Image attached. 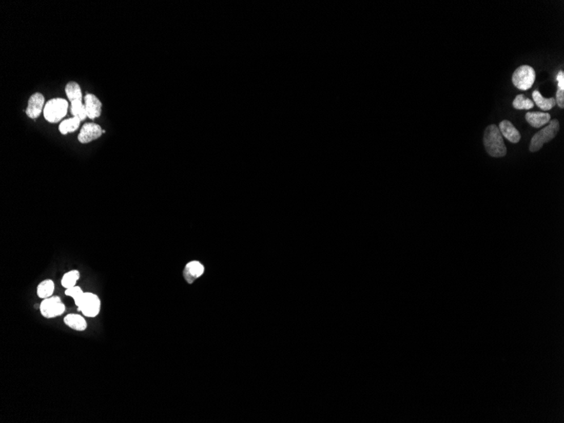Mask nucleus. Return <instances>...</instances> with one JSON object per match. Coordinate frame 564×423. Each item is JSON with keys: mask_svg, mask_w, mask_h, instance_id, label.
I'll return each mask as SVG.
<instances>
[{"mask_svg": "<svg viewBox=\"0 0 564 423\" xmlns=\"http://www.w3.org/2000/svg\"><path fill=\"white\" fill-rule=\"evenodd\" d=\"M205 271V267L200 262L191 261L186 264L184 276L187 282L192 284L196 279L200 278Z\"/></svg>", "mask_w": 564, "mask_h": 423, "instance_id": "nucleus-11", "label": "nucleus"}, {"mask_svg": "<svg viewBox=\"0 0 564 423\" xmlns=\"http://www.w3.org/2000/svg\"><path fill=\"white\" fill-rule=\"evenodd\" d=\"M65 295L73 298V300L74 301V303H75L77 307L79 306L80 302H81V300H82L84 295H85V292H84L80 286H78V285H75V286H73V287L65 289Z\"/></svg>", "mask_w": 564, "mask_h": 423, "instance_id": "nucleus-21", "label": "nucleus"}, {"mask_svg": "<svg viewBox=\"0 0 564 423\" xmlns=\"http://www.w3.org/2000/svg\"><path fill=\"white\" fill-rule=\"evenodd\" d=\"M532 98H533L535 103L537 105V107H540V109L543 110V111H549V110L552 109V107H554L555 105H556L555 98H543L541 94L539 92V90H534V92L532 93Z\"/></svg>", "mask_w": 564, "mask_h": 423, "instance_id": "nucleus-15", "label": "nucleus"}, {"mask_svg": "<svg viewBox=\"0 0 564 423\" xmlns=\"http://www.w3.org/2000/svg\"><path fill=\"white\" fill-rule=\"evenodd\" d=\"M80 278H81L80 271L77 270H72L68 271L63 276L61 285L65 289L73 287L76 285L77 281H79Z\"/></svg>", "mask_w": 564, "mask_h": 423, "instance_id": "nucleus-16", "label": "nucleus"}, {"mask_svg": "<svg viewBox=\"0 0 564 423\" xmlns=\"http://www.w3.org/2000/svg\"><path fill=\"white\" fill-rule=\"evenodd\" d=\"M484 146L488 155L491 157L499 158L507 154V148L503 138L500 133L499 128L495 124L487 127L484 132Z\"/></svg>", "mask_w": 564, "mask_h": 423, "instance_id": "nucleus-1", "label": "nucleus"}, {"mask_svg": "<svg viewBox=\"0 0 564 423\" xmlns=\"http://www.w3.org/2000/svg\"><path fill=\"white\" fill-rule=\"evenodd\" d=\"M64 323L69 329L74 330V331H80V332L86 331L87 326H88L87 321L84 318V316L77 314H69L66 315L65 319H64Z\"/></svg>", "mask_w": 564, "mask_h": 423, "instance_id": "nucleus-12", "label": "nucleus"}, {"mask_svg": "<svg viewBox=\"0 0 564 423\" xmlns=\"http://www.w3.org/2000/svg\"><path fill=\"white\" fill-rule=\"evenodd\" d=\"M102 302L100 297L93 293H85L78 306V311L86 318H95L100 314Z\"/></svg>", "mask_w": 564, "mask_h": 423, "instance_id": "nucleus-6", "label": "nucleus"}, {"mask_svg": "<svg viewBox=\"0 0 564 423\" xmlns=\"http://www.w3.org/2000/svg\"><path fill=\"white\" fill-rule=\"evenodd\" d=\"M526 121L534 128H540L551 121V115L548 112H529L526 115Z\"/></svg>", "mask_w": 564, "mask_h": 423, "instance_id": "nucleus-13", "label": "nucleus"}, {"mask_svg": "<svg viewBox=\"0 0 564 423\" xmlns=\"http://www.w3.org/2000/svg\"><path fill=\"white\" fill-rule=\"evenodd\" d=\"M54 290L55 284L53 280L47 279L39 283V285L36 287V294L41 299H46L53 295Z\"/></svg>", "mask_w": 564, "mask_h": 423, "instance_id": "nucleus-14", "label": "nucleus"}, {"mask_svg": "<svg viewBox=\"0 0 564 423\" xmlns=\"http://www.w3.org/2000/svg\"><path fill=\"white\" fill-rule=\"evenodd\" d=\"M81 121L79 119L77 118H71V119H66L60 124L59 129H60V133L62 134H67V133H73L74 131L77 130L79 128L80 124H81Z\"/></svg>", "mask_w": 564, "mask_h": 423, "instance_id": "nucleus-18", "label": "nucleus"}, {"mask_svg": "<svg viewBox=\"0 0 564 423\" xmlns=\"http://www.w3.org/2000/svg\"><path fill=\"white\" fill-rule=\"evenodd\" d=\"M69 103L62 98H55L46 103L43 114L47 121L52 124L59 123L66 116Z\"/></svg>", "mask_w": 564, "mask_h": 423, "instance_id": "nucleus-3", "label": "nucleus"}, {"mask_svg": "<svg viewBox=\"0 0 564 423\" xmlns=\"http://www.w3.org/2000/svg\"><path fill=\"white\" fill-rule=\"evenodd\" d=\"M556 104L560 107V108H563L564 107V90H561L558 88L557 91V95H556Z\"/></svg>", "mask_w": 564, "mask_h": 423, "instance_id": "nucleus-22", "label": "nucleus"}, {"mask_svg": "<svg viewBox=\"0 0 564 423\" xmlns=\"http://www.w3.org/2000/svg\"><path fill=\"white\" fill-rule=\"evenodd\" d=\"M44 103H45V99L43 94L37 92L31 95V98L29 99L28 106L26 110L27 116L32 119L38 118L45 107Z\"/></svg>", "mask_w": 564, "mask_h": 423, "instance_id": "nucleus-8", "label": "nucleus"}, {"mask_svg": "<svg viewBox=\"0 0 564 423\" xmlns=\"http://www.w3.org/2000/svg\"><path fill=\"white\" fill-rule=\"evenodd\" d=\"M65 92L69 98V102L73 103L75 101H82V93L79 84L74 81H71L67 84L65 87Z\"/></svg>", "mask_w": 564, "mask_h": 423, "instance_id": "nucleus-17", "label": "nucleus"}, {"mask_svg": "<svg viewBox=\"0 0 564 423\" xmlns=\"http://www.w3.org/2000/svg\"><path fill=\"white\" fill-rule=\"evenodd\" d=\"M103 133H105V131L101 128L100 125L94 123H87L84 124L81 128L78 136V141L82 144H88L100 138Z\"/></svg>", "mask_w": 564, "mask_h": 423, "instance_id": "nucleus-7", "label": "nucleus"}, {"mask_svg": "<svg viewBox=\"0 0 564 423\" xmlns=\"http://www.w3.org/2000/svg\"><path fill=\"white\" fill-rule=\"evenodd\" d=\"M499 131L502 137L507 139L508 141L513 144L519 143L521 139L519 130L509 120H503L500 123Z\"/></svg>", "mask_w": 564, "mask_h": 423, "instance_id": "nucleus-10", "label": "nucleus"}, {"mask_svg": "<svg viewBox=\"0 0 564 423\" xmlns=\"http://www.w3.org/2000/svg\"><path fill=\"white\" fill-rule=\"evenodd\" d=\"M536 80V71L532 67L522 65L514 72L512 81L514 86L520 90L531 88Z\"/></svg>", "mask_w": 564, "mask_h": 423, "instance_id": "nucleus-4", "label": "nucleus"}, {"mask_svg": "<svg viewBox=\"0 0 564 423\" xmlns=\"http://www.w3.org/2000/svg\"><path fill=\"white\" fill-rule=\"evenodd\" d=\"M557 82H558V88L564 90V73L563 71H559L557 74Z\"/></svg>", "mask_w": 564, "mask_h": 423, "instance_id": "nucleus-23", "label": "nucleus"}, {"mask_svg": "<svg viewBox=\"0 0 564 423\" xmlns=\"http://www.w3.org/2000/svg\"><path fill=\"white\" fill-rule=\"evenodd\" d=\"M39 309L42 316L46 319H54L65 314L66 307L60 297L52 296L42 301Z\"/></svg>", "mask_w": 564, "mask_h": 423, "instance_id": "nucleus-5", "label": "nucleus"}, {"mask_svg": "<svg viewBox=\"0 0 564 423\" xmlns=\"http://www.w3.org/2000/svg\"><path fill=\"white\" fill-rule=\"evenodd\" d=\"M534 106L535 103L524 95H517L513 102V107L517 110H530L533 108Z\"/></svg>", "mask_w": 564, "mask_h": 423, "instance_id": "nucleus-19", "label": "nucleus"}, {"mask_svg": "<svg viewBox=\"0 0 564 423\" xmlns=\"http://www.w3.org/2000/svg\"><path fill=\"white\" fill-rule=\"evenodd\" d=\"M548 125L539 131L532 137L530 145V151L536 152L542 148L545 143L552 141L556 137L558 131H559V122L557 119H552V121L548 123Z\"/></svg>", "mask_w": 564, "mask_h": 423, "instance_id": "nucleus-2", "label": "nucleus"}, {"mask_svg": "<svg viewBox=\"0 0 564 423\" xmlns=\"http://www.w3.org/2000/svg\"><path fill=\"white\" fill-rule=\"evenodd\" d=\"M71 113L74 118L79 119L81 121H84L86 119V111L85 104L82 103V101H75L71 103Z\"/></svg>", "mask_w": 564, "mask_h": 423, "instance_id": "nucleus-20", "label": "nucleus"}, {"mask_svg": "<svg viewBox=\"0 0 564 423\" xmlns=\"http://www.w3.org/2000/svg\"><path fill=\"white\" fill-rule=\"evenodd\" d=\"M85 107H86L87 118L95 119L102 114L103 104L101 101L93 94H86L85 97Z\"/></svg>", "mask_w": 564, "mask_h": 423, "instance_id": "nucleus-9", "label": "nucleus"}]
</instances>
